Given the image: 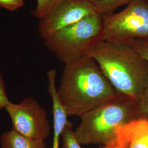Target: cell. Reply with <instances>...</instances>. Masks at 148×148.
<instances>
[{
    "instance_id": "obj_11",
    "label": "cell",
    "mask_w": 148,
    "mask_h": 148,
    "mask_svg": "<svg viewBox=\"0 0 148 148\" xmlns=\"http://www.w3.org/2000/svg\"><path fill=\"white\" fill-rule=\"evenodd\" d=\"M132 0H90L97 13L105 16L114 13L117 8L127 5Z\"/></svg>"
},
{
    "instance_id": "obj_9",
    "label": "cell",
    "mask_w": 148,
    "mask_h": 148,
    "mask_svg": "<svg viewBox=\"0 0 148 148\" xmlns=\"http://www.w3.org/2000/svg\"><path fill=\"white\" fill-rule=\"evenodd\" d=\"M128 143L127 148H148V119L142 117L120 127Z\"/></svg>"
},
{
    "instance_id": "obj_2",
    "label": "cell",
    "mask_w": 148,
    "mask_h": 148,
    "mask_svg": "<svg viewBox=\"0 0 148 148\" xmlns=\"http://www.w3.org/2000/svg\"><path fill=\"white\" fill-rule=\"evenodd\" d=\"M119 93L138 101L148 83V64L131 46L104 41L87 54Z\"/></svg>"
},
{
    "instance_id": "obj_3",
    "label": "cell",
    "mask_w": 148,
    "mask_h": 148,
    "mask_svg": "<svg viewBox=\"0 0 148 148\" xmlns=\"http://www.w3.org/2000/svg\"><path fill=\"white\" fill-rule=\"evenodd\" d=\"M140 117L137 101L120 94L80 117L74 132L81 145H103L116 137L119 128Z\"/></svg>"
},
{
    "instance_id": "obj_1",
    "label": "cell",
    "mask_w": 148,
    "mask_h": 148,
    "mask_svg": "<svg viewBox=\"0 0 148 148\" xmlns=\"http://www.w3.org/2000/svg\"><path fill=\"white\" fill-rule=\"evenodd\" d=\"M57 93L68 116L79 117L120 95L88 56L65 64Z\"/></svg>"
},
{
    "instance_id": "obj_7",
    "label": "cell",
    "mask_w": 148,
    "mask_h": 148,
    "mask_svg": "<svg viewBox=\"0 0 148 148\" xmlns=\"http://www.w3.org/2000/svg\"><path fill=\"white\" fill-rule=\"evenodd\" d=\"M97 13L90 0H59L40 19L38 32L45 40L56 32Z\"/></svg>"
},
{
    "instance_id": "obj_10",
    "label": "cell",
    "mask_w": 148,
    "mask_h": 148,
    "mask_svg": "<svg viewBox=\"0 0 148 148\" xmlns=\"http://www.w3.org/2000/svg\"><path fill=\"white\" fill-rule=\"evenodd\" d=\"M0 144L2 148H46L45 140L25 137L13 128L3 133Z\"/></svg>"
},
{
    "instance_id": "obj_17",
    "label": "cell",
    "mask_w": 148,
    "mask_h": 148,
    "mask_svg": "<svg viewBox=\"0 0 148 148\" xmlns=\"http://www.w3.org/2000/svg\"><path fill=\"white\" fill-rule=\"evenodd\" d=\"M24 5L23 0H0V8L8 11H16Z\"/></svg>"
},
{
    "instance_id": "obj_18",
    "label": "cell",
    "mask_w": 148,
    "mask_h": 148,
    "mask_svg": "<svg viewBox=\"0 0 148 148\" xmlns=\"http://www.w3.org/2000/svg\"><path fill=\"white\" fill-rule=\"evenodd\" d=\"M9 101L6 94L5 81L0 73V110L5 109Z\"/></svg>"
},
{
    "instance_id": "obj_14",
    "label": "cell",
    "mask_w": 148,
    "mask_h": 148,
    "mask_svg": "<svg viewBox=\"0 0 148 148\" xmlns=\"http://www.w3.org/2000/svg\"><path fill=\"white\" fill-rule=\"evenodd\" d=\"M148 64V38L136 39L128 43Z\"/></svg>"
},
{
    "instance_id": "obj_5",
    "label": "cell",
    "mask_w": 148,
    "mask_h": 148,
    "mask_svg": "<svg viewBox=\"0 0 148 148\" xmlns=\"http://www.w3.org/2000/svg\"><path fill=\"white\" fill-rule=\"evenodd\" d=\"M148 38V0H132L117 13L104 16V41L128 43Z\"/></svg>"
},
{
    "instance_id": "obj_12",
    "label": "cell",
    "mask_w": 148,
    "mask_h": 148,
    "mask_svg": "<svg viewBox=\"0 0 148 148\" xmlns=\"http://www.w3.org/2000/svg\"><path fill=\"white\" fill-rule=\"evenodd\" d=\"M73 128L72 123L69 122L64 130L62 135L63 148H82L76 138Z\"/></svg>"
},
{
    "instance_id": "obj_6",
    "label": "cell",
    "mask_w": 148,
    "mask_h": 148,
    "mask_svg": "<svg viewBox=\"0 0 148 148\" xmlns=\"http://www.w3.org/2000/svg\"><path fill=\"white\" fill-rule=\"evenodd\" d=\"M5 109L11 117L12 128L21 135L42 140L49 137L51 127L46 112L33 97L18 104L9 101Z\"/></svg>"
},
{
    "instance_id": "obj_16",
    "label": "cell",
    "mask_w": 148,
    "mask_h": 148,
    "mask_svg": "<svg viewBox=\"0 0 148 148\" xmlns=\"http://www.w3.org/2000/svg\"><path fill=\"white\" fill-rule=\"evenodd\" d=\"M138 104L142 116L148 119V83L138 99Z\"/></svg>"
},
{
    "instance_id": "obj_4",
    "label": "cell",
    "mask_w": 148,
    "mask_h": 148,
    "mask_svg": "<svg viewBox=\"0 0 148 148\" xmlns=\"http://www.w3.org/2000/svg\"><path fill=\"white\" fill-rule=\"evenodd\" d=\"M104 39V16L93 13L56 32L45 45L64 64L86 56Z\"/></svg>"
},
{
    "instance_id": "obj_8",
    "label": "cell",
    "mask_w": 148,
    "mask_h": 148,
    "mask_svg": "<svg viewBox=\"0 0 148 148\" xmlns=\"http://www.w3.org/2000/svg\"><path fill=\"white\" fill-rule=\"evenodd\" d=\"M48 92L52 101L53 115V139L52 148H60V140L64 128L69 121L68 114L59 99L56 87V71L49 70L47 73Z\"/></svg>"
},
{
    "instance_id": "obj_15",
    "label": "cell",
    "mask_w": 148,
    "mask_h": 148,
    "mask_svg": "<svg viewBox=\"0 0 148 148\" xmlns=\"http://www.w3.org/2000/svg\"><path fill=\"white\" fill-rule=\"evenodd\" d=\"M127 139L123 133L120 130H117V136L109 143L103 145L101 148H127Z\"/></svg>"
},
{
    "instance_id": "obj_13",
    "label": "cell",
    "mask_w": 148,
    "mask_h": 148,
    "mask_svg": "<svg viewBox=\"0 0 148 148\" xmlns=\"http://www.w3.org/2000/svg\"><path fill=\"white\" fill-rule=\"evenodd\" d=\"M59 0H37L35 9L32 11V16L37 19H41L52 10Z\"/></svg>"
}]
</instances>
